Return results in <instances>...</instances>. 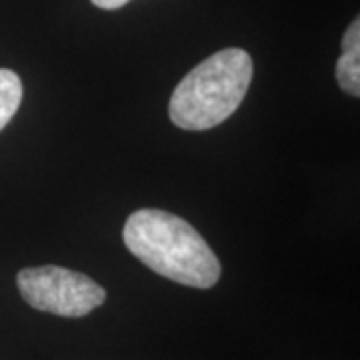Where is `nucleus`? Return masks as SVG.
<instances>
[{
	"label": "nucleus",
	"instance_id": "f257e3e1",
	"mask_svg": "<svg viewBox=\"0 0 360 360\" xmlns=\"http://www.w3.org/2000/svg\"><path fill=\"white\" fill-rule=\"evenodd\" d=\"M122 240L144 266L172 283L212 288L220 278V262L191 222L160 208L132 212Z\"/></svg>",
	"mask_w": 360,
	"mask_h": 360
},
{
	"label": "nucleus",
	"instance_id": "f03ea898",
	"mask_svg": "<svg viewBox=\"0 0 360 360\" xmlns=\"http://www.w3.org/2000/svg\"><path fill=\"white\" fill-rule=\"evenodd\" d=\"M252 58L243 49H224L208 56L174 89L168 116L182 130H210L222 124L245 101L252 80Z\"/></svg>",
	"mask_w": 360,
	"mask_h": 360
},
{
	"label": "nucleus",
	"instance_id": "7ed1b4c3",
	"mask_svg": "<svg viewBox=\"0 0 360 360\" xmlns=\"http://www.w3.org/2000/svg\"><path fill=\"white\" fill-rule=\"evenodd\" d=\"M16 286L30 309L63 319L86 316L106 300V290L90 276L54 264L22 269Z\"/></svg>",
	"mask_w": 360,
	"mask_h": 360
},
{
	"label": "nucleus",
	"instance_id": "20e7f679",
	"mask_svg": "<svg viewBox=\"0 0 360 360\" xmlns=\"http://www.w3.org/2000/svg\"><path fill=\"white\" fill-rule=\"evenodd\" d=\"M336 82L347 94L360 96V22L348 26L342 37V52L336 63Z\"/></svg>",
	"mask_w": 360,
	"mask_h": 360
},
{
	"label": "nucleus",
	"instance_id": "39448f33",
	"mask_svg": "<svg viewBox=\"0 0 360 360\" xmlns=\"http://www.w3.org/2000/svg\"><path fill=\"white\" fill-rule=\"evenodd\" d=\"M20 103H22L20 77L8 68H0V130L13 120Z\"/></svg>",
	"mask_w": 360,
	"mask_h": 360
},
{
	"label": "nucleus",
	"instance_id": "423d86ee",
	"mask_svg": "<svg viewBox=\"0 0 360 360\" xmlns=\"http://www.w3.org/2000/svg\"><path fill=\"white\" fill-rule=\"evenodd\" d=\"M90 2L103 11H116V8H122L130 0H90Z\"/></svg>",
	"mask_w": 360,
	"mask_h": 360
}]
</instances>
